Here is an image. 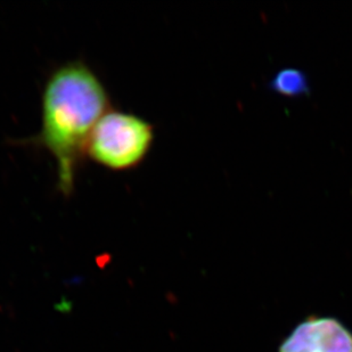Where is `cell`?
<instances>
[{"instance_id":"6da1fadb","label":"cell","mask_w":352,"mask_h":352,"mask_svg":"<svg viewBox=\"0 0 352 352\" xmlns=\"http://www.w3.org/2000/svg\"><path fill=\"white\" fill-rule=\"evenodd\" d=\"M110 109L107 87L85 60H69L48 74L41 94L39 133L16 143L53 157L57 190L64 197L74 195L90 135Z\"/></svg>"},{"instance_id":"7a4b0ae2","label":"cell","mask_w":352,"mask_h":352,"mask_svg":"<svg viewBox=\"0 0 352 352\" xmlns=\"http://www.w3.org/2000/svg\"><path fill=\"white\" fill-rule=\"evenodd\" d=\"M154 140L155 126L150 121L112 107L94 128L86 160L116 173L135 170L148 157Z\"/></svg>"},{"instance_id":"3957f363","label":"cell","mask_w":352,"mask_h":352,"mask_svg":"<svg viewBox=\"0 0 352 352\" xmlns=\"http://www.w3.org/2000/svg\"><path fill=\"white\" fill-rule=\"evenodd\" d=\"M278 352H352V333L332 317H309L296 326Z\"/></svg>"},{"instance_id":"277c9868","label":"cell","mask_w":352,"mask_h":352,"mask_svg":"<svg viewBox=\"0 0 352 352\" xmlns=\"http://www.w3.org/2000/svg\"><path fill=\"white\" fill-rule=\"evenodd\" d=\"M267 89L287 98L308 97L311 94L309 76L298 67H283L267 83Z\"/></svg>"}]
</instances>
